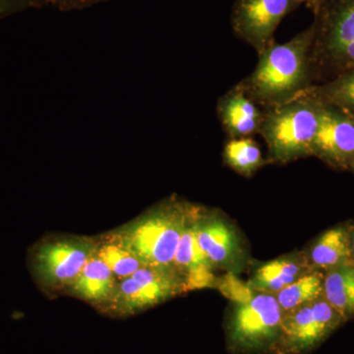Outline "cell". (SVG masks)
Listing matches in <instances>:
<instances>
[{
  "mask_svg": "<svg viewBox=\"0 0 354 354\" xmlns=\"http://www.w3.org/2000/svg\"><path fill=\"white\" fill-rule=\"evenodd\" d=\"M198 243L214 267H230L241 255V243L234 228L218 216H198Z\"/></svg>",
  "mask_w": 354,
  "mask_h": 354,
  "instance_id": "8fae6325",
  "label": "cell"
},
{
  "mask_svg": "<svg viewBox=\"0 0 354 354\" xmlns=\"http://www.w3.org/2000/svg\"><path fill=\"white\" fill-rule=\"evenodd\" d=\"M346 323L341 314L320 297L283 314L281 334L274 354H307Z\"/></svg>",
  "mask_w": 354,
  "mask_h": 354,
  "instance_id": "5b68a950",
  "label": "cell"
},
{
  "mask_svg": "<svg viewBox=\"0 0 354 354\" xmlns=\"http://www.w3.org/2000/svg\"><path fill=\"white\" fill-rule=\"evenodd\" d=\"M298 0H239L234 12L235 32L258 53L271 46L272 35Z\"/></svg>",
  "mask_w": 354,
  "mask_h": 354,
  "instance_id": "9c48e42d",
  "label": "cell"
},
{
  "mask_svg": "<svg viewBox=\"0 0 354 354\" xmlns=\"http://www.w3.org/2000/svg\"><path fill=\"white\" fill-rule=\"evenodd\" d=\"M354 41V0H348L335 13L330 20L325 46L335 58L344 48Z\"/></svg>",
  "mask_w": 354,
  "mask_h": 354,
  "instance_id": "44dd1931",
  "label": "cell"
},
{
  "mask_svg": "<svg viewBox=\"0 0 354 354\" xmlns=\"http://www.w3.org/2000/svg\"><path fill=\"white\" fill-rule=\"evenodd\" d=\"M309 271L311 269L304 257L271 261L257 270L249 286L259 292L276 295Z\"/></svg>",
  "mask_w": 354,
  "mask_h": 354,
  "instance_id": "9a60e30c",
  "label": "cell"
},
{
  "mask_svg": "<svg viewBox=\"0 0 354 354\" xmlns=\"http://www.w3.org/2000/svg\"><path fill=\"white\" fill-rule=\"evenodd\" d=\"M95 254L118 279L131 276L144 266L113 234L97 243Z\"/></svg>",
  "mask_w": 354,
  "mask_h": 354,
  "instance_id": "ffe728a7",
  "label": "cell"
},
{
  "mask_svg": "<svg viewBox=\"0 0 354 354\" xmlns=\"http://www.w3.org/2000/svg\"><path fill=\"white\" fill-rule=\"evenodd\" d=\"M312 156L337 169H351L354 162V115L320 102Z\"/></svg>",
  "mask_w": 354,
  "mask_h": 354,
  "instance_id": "ba28073f",
  "label": "cell"
},
{
  "mask_svg": "<svg viewBox=\"0 0 354 354\" xmlns=\"http://www.w3.org/2000/svg\"><path fill=\"white\" fill-rule=\"evenodd\" d=\"M349 228V225H337L316 239L304 257L310 269L325 272L351 263Z\"/></svg>",
  "mask_w": 354,
  "mask_h": 354,
  "instance_id": "4fadbf2b",
  "label": "cell"
},
{
  "mask_svg": "<svg viewBox=\"0 0 354 354\" xmlns=\"http://www.w3.org/2000/svg\"><path fill=\"white\" fill-rule=\"evenodd\" d=\"M116 285L113 272L95 253L70 286L77 297L84 300L106 304L113 297Z\"/></svg>",
  "mask_w": 354,
  "mask_h": 354,
  "instance_id": "5bb4252c",
  "label": "cell"
},
{
  "mask_svg": "<svg viewBox=\"0 0 354 354\" xmlns=\"http://www.w3.org/2000/svg\"><path fill=\"white\" fill-rule=\"evenodd\" d=\"M351 169L354 171V162H353V165H351Z\"/></svg>",
  "mask_w": 354,
  "mask_h": 354,
  "instance_id": "4316f807",
  "label": "cell"
},
{
  "mask_svg": "<svg viewBox=\"0 0 354 354\" xmlns=\"http://www.w3.org/2000/svg\"><path fill=\"white\" fill-rule=\"evenodd\" d=\"M323 281L324 272L311 270L276 293L283 313L322 297Z\"/></svg>",
  "mask_w": 354,
  "mask_h": 354,
  "instance_id": "e0dca14e",
  "label": "cell"
},
{
  "mask_svg": "<svg viewBox=\"0 0 354 354\" xmlns=\"http://www.w3.org/2000/svg\"><path fill=\"white\" fill-rule=\"evenodd\" d=\"M349 243H351V263L354 264V225L349 228Z\"/></svg>",
  "mask_w": 354,
  "mask_h": 354,
  "instance_id": "d4e9b609",
  "label": "cell"
},
{
  "mask_svg": "<svg viewBox=\"0 0 354 354\" xmlns=\"http://www.w3.org/2000/svg\"><path fill=\"white\" fill-rule=\"evenodd\" d=\"M304 1L315 2L317 0H304Z\"/></svg>",
  "mask_w": 354,
  "mask_h": 354,
  "instance_id": "484cf974",
  "label": "cell"
},
{
  "mask_svg": "<svg viewBox=\"0 0 354 354\" xmlns=\"http://www.w3.org/2000/svg\"><path fill=\"white\" fill-rule=\"evenodd\" d=\"M283 313L276 295L253 293L235 302L225 324L227 349L234 354H274L281 334Z\"/></svg>",
  "mask_w": 354,
  "mask_h": 354,
  "instance_id": "277c9868",
  "label": "cell"
},
{
  "mask_svg": "<svg viewBox=\"0 0 354 354\" xmlns=\"http://www.w3.org/2000/svg\"><path fill=\"white\" fill-rule=\"evenodd\" d=\"M194 209L171 201L118 228L113 235L148 267L174 270L177 246Z\"/></svg>",
  "mask_w": 354,
  "mask_h": 354,
  "instance_id": "7a4b0ae2",
  "label": "cell"
},
{
  "mask_svg": "<svg viewBox=\"0 0 354 354\" xmlns=\"http://www.w3.org/2000/svg\"><path fill=\"white\" fill-rule=\"evenodd\" d=\"M335 59L346 68L354 69V41L344 48Z\"/></svg>",
  "mask_w": 354,
  "mask_h": 354,
  "instance_id": "603a6c76",
  "label": "cell"
},
{
  "mask_svg": "<svg viewBox=\"0 0 354 354\" xmlns=\"http://www.w3.org/2000/svg\"><path fill=\"white\" fill-rule=\"evenodd\" d=\"M198 214L195 212L184 228L174 260V270L183 279L185 290L208 288L215 283L214 266L197 241L195 223Z\"/></svg>",
  "mask_w": 354,
  "mask_h": 354,
  "instance_id": "30bf717a",
  "label": "cell"
},
{
  "mask_svg": "<svg viewBox=\"0 0 354 354\" xmlns=\"http://www.w3.org/2000/svg\"><path fill=\"white\" fill-rule=\"evenodd\" d=\"M323 297L346 322L354 318V264L348 263L324 272Z\"/></svg>",
  "mask_w": 354,
  "mask_h": 354,
  "instance_id": "2e32d148",
  "label": "cell"
},
{
  "mask_svg": "<svg viewBox=\"0 0 354 354\" xmlns=\"http://www.w3.org/2000/svg\"><path fill=\"white\" fill-rule=\"evenodd\" d=\"M180 291H185V286L174 270L143 266L116 285L113 297L106 306L113 315H134Z\"/></svg>",
  "mask_w": 354,
  "mask_h": 354,
  "instance_id": "52a82bcc",
  "label": "cell"
},
{
  "mask_svg": "<svg viewBox=\"0 0 354 354\" xmlns=\"http://www.w3.org/2000/svg\"><path fill=\"white\" fill-rule=\"evenodd\" d=\"M300 94L354 115V69L320 88H304Z\"/></svg>",
  "mask_w": 354,
  "mask_h": 354,
  "instance_id": "ac0fdd59",
  "label": "cell"
},
{
  "mask_svg": "<svg viewBox=\"0 0 354 354\" xmlns=\"http://www.w3.org/2000/svg\"><path fill=\"white\" fill-rule=\"evenodd\" d=\"M223 158L228 167L243 176H251L265 162L258 144L247 137L230 140L223 150Z\"/></svg>",
  "mask_w": 354,
  "mask_h": 354,
  "instance_id": "d6986e66",
  "label": "cell"
},
{
  "mask_svg": "<svg viewBox=\"0 0 354 354\" xmlns=\"http://www.w3.org/2000/svg\"><path fill=\"white\" fill-rule=\"evenodd\" d=\"M315 30L300 32L285 44H272L259 55L252 75L241 88L254 102L278 106L297 97L304 88L308 73V55Z\"/></svg>",
  "mask_w": 354,
  "mask_h": 354,
  "instance_id": "6da1fadb",
  "label": "cell"
},
{
  "mask_svg": "<svg viewBox=\"0 0 354 354\" xmlns=\"http://www.w3.org/2000/svg\"><path fill=\"white\" fill-rule=\"evenodd\" d=\"M218 116L227 134L232 139L247 137L259 131L264 113L239 85L221 97Z\"/></svg>",
  "mask_w": 354,
  "mask_h": 354,
  "instance_id": "7c38bea8",
  "label": "cell"
},
{
  "mask_svg": "<svg viewBox=\"0 0 354 354\" xmlns=\"http://www.w3.org/2000/svg\"><path fill=\"white\" fill-rule=\"evenodd\" d=\"M320 102L304 94L271 106L263 116L259 132L272 162H288L312 156L320 114Z\"/></svg>",
  "mask_w": 354,
  "mask_h": 354,
  "instance_id": "3957f363",
  "label": "cell"
},
{
  "mask_svg": "<svg viewBox=\"0 0 354 354\" xmlns=\"http://www.w3.org/2000/svg\"><path fill=\"white\" fill-rule=\"evenodd\" d=\"M97 246L94 239L81 236L41 242L30 256L32 274L46 288L70 286L95 255Z\"/></svg>",
  "mask_w": 354,
  "mask_h": 354,
  "instance_id": "8992f818",
  "label": "cell"
},
{
  "mask_svg": "<svg viewBox=\"0 0 354 354\" xmlns=\"http://www.w3.org/2000/svg\"><path fill=\"white\" fill-rule=\"evenodd\" d=\"M32 0H0V19L30 6Z\"/></svg>",
  "mask_w": 354,
  "mask_h": 354,
  "instance_id": "7402d4cb",
  "label": "cell"
},
{
  "mask_svg": "<svg viewBox=\"0 0 354 354\" xmlns=\"http://www.w3.org/2000/svg\"><path fill=\"white\" fill-rule=\"evenodd\" d=\"M43 1L50 2V3L57 4L60 7H82L88 3L97 1V0H43Z\"/></svg>",
  "mask_w": 354,
  "mask_h": 354,
  "instance_id": "cb8c5ba5",
  "label": "cell"
}]
</instances>
